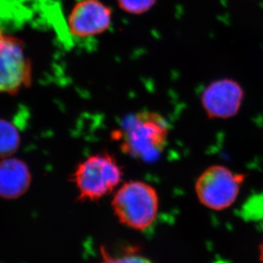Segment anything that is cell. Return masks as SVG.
<instances>
[{
    "label": "cell",
    "mask_w": 263,
    "mask_h": 263,
    "mask_svg": "<svg viewBox=\"0 0 263 263\" xmlns=\"http://www.w3.org/2000/svg\"><path fill=\"white\" fill-rule=\"evenodd\" d=\"M33 64L20 37L0 28V95L18 94L31 87Z\"/></svg>",
    "instance_id": "obj_4"
},
{
    "label": "cell",
    "mask_w": 263,
    "mask_h": 263,
    "mask_svg": "<svg viewBox=\"0 0 263 263\" xmlns=\"http://www.w3.org/2000/svg\"><path fill=\"white\" fill-rule=\"evenodd\" d=\"M123 175L116 158L108 152H101L78 164L72 181L80 201L94 202L112 194L121 183Z\"/></svg>",
    "instance_id": "obj_2"
},
{
    "label": "cell",
    "mask_w": 263,
    "mask_h": 263,
    "mask_svg": "<svg viewBox=\"0 0 263 263\" xmlns=\"http://www.w3.org/2000/svg\"><path fill=\"white\" fill-rule=\"evenodd\" d=\"M32 182V175L25 162L16 158L0 161V197L17 199L26 194Z\"/></svg>",
    "instance_id": "obj_8"
},
{
    "label": "cell",
    "mask_w": 263,
    "mask_h": 263,
    "mask_svg": "<svg viewBox=\"0 0 263 263\" xmlns=\"http://www.w3.org/2000/svg\"><path fill=\"white\" fill-rule=\"evenodd\" d=\"M243 100V90L232 80L214 81L204 89L201 102L212 119H229L237 115Z\"/></svg>",
    "instance_id": "obj_7"
},
{
    "label": "cell",
    "mask_w": 263,
    "mask_h": 263,
    "mask_svg": "<svg viewBox=\"0 0 263 263\" xmlns=\"http://www.w3.org/2000/svg\"><path fill=\"white\" fill-rule=\"evenodd\" d=\"M120 10L127 14L142 15L154 7L157 0H116Z\"/></svg>",
    "instance_id": "obj_10"
},
{
    "label": "cell",
    "mask_w": 263,
    "mask_h": 263,
    "mask_svg": "<svg viewBox=\"0 0 263 263\" xmlns=\"http://www.w3.org/2000/svg\"><path fill=\"white\" fill-rule=\"evenodd\" d=\"M20 142V134L14 124L0 119V158L6 159L15 154Z\"/></svg>",
    "instance_id": "obj_9"
},
{
    "label": "cell",
    "mask_w": 263,
    "mask_h": 263,
    "mask_svg": "<svg viewBox=\"0 0 263 263\" xmlns=\"http://www.w3.org/2000/svg\"><path fill=\"white\" fill-rule=\"evenodd\" d=\"M259 261L260 263H263V243L260 246V252H259Z\"/></svg>",
    "instance_id": "obj_12"
},
{
    "label": "cell",
    "mask_w": 263,
    "mask_h": 263,
    "mask_svg": "<svg viewBox=\"0 0 263 263\" xmlns=\"http://www.w3.org/2000/svg\"><path fill=\"white\" fill-rule=\"evenodd\" d=\"M112 23V9L102 0H77L67 16L70 34L77 39L103 34Z\"/></svg>",
    "instance_id": "obj_6"
},
{
    "label": "cell",
    "mask_w": 263,
    "mask_h": 263,
    "mask_svg": "<svg viewBox=\"0 0 263 263\" xmlns=\"http://www.w3.org/2000/svg\"><path fill=\"white\" fill-rule=\"evenodd\" d=\"M102 260L100 263H154L150 259L137 253H127L122 256H115L109 253L104 247H102Z\"/></svg>",
    "instance_id": "obj_11"
},
{
    "label": "cell",
    "mask_w": 263,
    "mask_h": 263,
    "mask_svg": "<svg viewBox=\"0 0 263 263\" xmlns=\"http://www.w3.org/2000/svg\"><path fill=\"white\" fill-rule=\"evenodd\" d=\"M111 204L120 223L134 230L144 231L156 220L159 195L150 184L129 181L119 186Z\"/></svg>",
    "instance_id": "obj_3"
},
{
    "label": "cell",
    "mask_w": 263,
    "mask_h": 263,
    "mask_svg": "<svg viewBox=\"0 0 263 263\" xmlns=\"http://www.w3.org/2000/svg\"><path fill=\"white\" fill-rule=\"evenodd\" d=\"M112 136L124 154L149 163L156 161L164 152L169 125L161 115L143 110L127 116Z\"/></svg>",
    "instance_id": "obj_1"
},
{
    "label": "cell",
    "mask_w": 263,
    "mask_h": 263,
    "mask_svg": "<svg viewBox=\"0 0 263 263\" xmlns=\"http://www.w3.org/2000/svg\"><path fill=\"white\" fill-rule=\"evenodd\" d=\"M246 176L227 167L213 165L206 169L196 181L199 202L214 211H222L234 204Z\"/></svg>",
    "instance_id": "obj_5"
}]
</instances>
